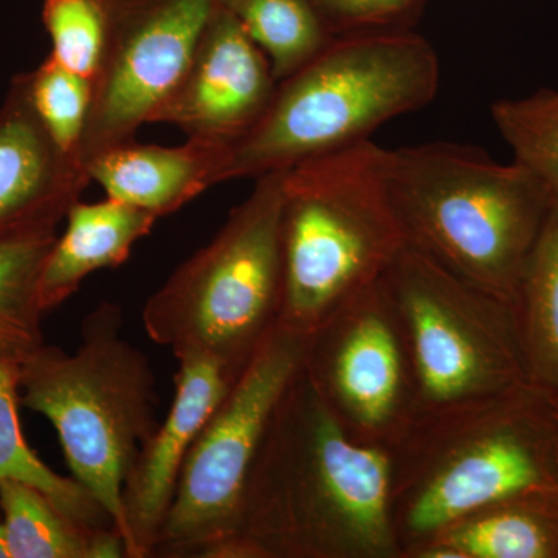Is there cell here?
<instances>
[{
    "instance_id": "cell-1",
    "label": "cell",
    "mask_w": 558,
    "mask_h": 558,
    "mask_svg": "<svg viewBox=\"0 0 558 558\" xmlns=\"http://www.w3.org/2000/svg\"><path fill=\"white\" fill-rule=\"evenodd\" d=\"M233 558H400L389 450L351 438L303 369L250 470Z\"/></svg>"
},
{
    "instance_id": "cell-2",
    "label": "cell",
    "mask_w": 558,
    "mask_h": 558,
    "mask_svg": "<svg viewBox=\"0 0 558 558\" xmlns=\"http://www.w3.org/2000/svg\"><path fill=\"white\" fill-rule=\"evenodd\" d=\"M388 450L389 520L400 558L499 499L558 495V413L531 381L421 411Z\"/></svg>"
},
{
    "instance_id": "cell-3",
    "label": "cell",
    "mask_w": 558,
    "mask_h": 558,
    "mask_svg": "<svg viewBox=\"0 0 558 558\" xmlns=\"http://www.w3.org/2000/svg\"><path fill=\"white\" fill-rule=\"evenodd\" d=\"M439 80L438 53L411 28L336 35L278 81L266 112L226 145L215 185L292 170L366 142L435 100Z\"/></svg>"
},
{
    "instance_id": "cell-4",
    "label": "cell",
    "mask_w": 558,
    "mask_h": 558,
    "mask_svg": "<svg viewBox=\"0 0 558 558\" xmlns=\"http://www.w3.org/2000/svg\"><path fill=\"white\" fill-rule=\"evenodd\" d=\"M385 175L407 244L513 304L556 207L545 183L453 142L387 149Z\"/></svg>"
},
{
    "instance_id": "cell-5",
    "label": "cell",
    "mask_w": 558,
    "mask_h": 558,
    "mask_svg": "<svg viewBox=\"0 0 558 558\" xmlns=\"http://www.w3.org/2000/svg\"><path fill=\"white\" fill-rule=\"evenodd\" d=\"M373 140L286 171L279 325L311 336L405 247Z\"/></svg>"
},
{
    "instance_id": "cell-6",
    "label": "cell",
    "mask_w": 558,
    "mask_h": 558,
    "mask_svg": "<svg viewBox=\"0 0 558 558\" xmlns=\"http://www.w3.org/2000/svg\"><path fill=\"white\" fill-rule=\"evenodd\" d=\"M121 328L120 307L100 304L84 318L73 354L46 343L21 365L20 399L49 418L72 478L97 498L124 539L121 492L159 427V399L149 359Z\"/></svg>"
},
{
    "instance_id": "cell-7",
    "label": "cell",
    "mask_w": 558,
    "mask_h": 558,
    "mask_svg": "<svg viewBox=\"0 0 558 558\" xmlns=\"http://www.w3.org/2000/svg\"><path fill=\"white\" fill-rule=\"evenodd\" d=\"M284 178L279 171L255 179L215 238L146 301L145 332L175 359H213L238 379L278 325Z\"/></svg>"
},
{
    "instance_id": "cell-8",
    "label": "cell",
    "mask_w": 558,
    "mask_h": 558,
    "mask_svg": "<svg viewBox=\"0 0 558 558\" xmlns=\"http://www.w3.org/2000/svg\"><path fill=\"white\" fill-rule=\"evenodd\" d=\"M400 326L416 414L527 384L515 307L407 244L379 279Z\"/></svg>"
},
{
    "instance_id": "cell-9",
    "label": "cell",
    "mask_w": 558,
    "mask_h": 558,
    "mask_svg": "<svg viewBox=\"0 0 558 558\" xmlns=\"http://www.w3.org/2000/svg\"><path fill=\"white\" fill-rule=\"evenodd\" d=\"M310 336L278 325L191 444L154 557L233 558L253 461Z\"/></svg>"
},
{
    "instance_id": "cell-10",
    "label": "cell",
    "mask_w": 558,
    "mask_h": 558,
    "mask_svg": "<svg viewBox=\"0 0 558 558\" xmlns=\"http://www.w3.org/2000/svg\"><path fill=\"white\" fill-rule=\"evenodd\" d=\"M106 35L78 154L87 167L135 138L178 86L218 0H105ZM89 175V174H87Z\"/></svg>"
},
{
    "instance_id": "cell-11",
    "label": "cell",
    "mask_w": 558,
    "mask_h": 558,
    "mask_svg": "<svg viewBox=\"0 0 558 558\" xmlns=\"http://www.w3.org/2000/svg\"><path fill=\"white\" fill-rule=\"evenodd\" d=\"M303 371L359 442L388 449L416 416L409 354L379 281L311 333Z\"/></svg>"
},
{
    "instance_id": "cell-12",
    "label": "cell",
    "mask_w": 558,
    "mask_h": 558,
    "mask_svg": "<svg viewBox=\"0 0 558 558\" xmlns=\"http://www.w3.org/2000/svg\"><path fill=\"white\" fill-rule=\"evenodd\" d=\"M277 84L266 53L218 3L182 78L149 124H171L186 138L229 145L266 112Z\"/></svg>"
},
{
    "instance_id": "cell-13",
    "label": "cell",
    "mask_w": 558,
    "mask_h": 558,
    "mask_svg": "<svg viewBox=\"0 0 558 558\" xmlns=\"http://www.w3.org/2000/svg\"><path fill=\"white\" fill-rule=\"evenodd\" d=\"M178 360L174 402L140 450L121 492L128 558L154 557L191 444L236 380L216 360Z\"/></svg>"
},
{
    "instance_id": "cell-14",
    "label": "cell",
    "mask_w": 558,
    "mask_h": 558,
    "mask_svg": "<svg viewBox=\"0 0 558 558\" xmlns=\"http://www.w3.org/2000/svg\"><path fill=\"white\" fill-rule=\"evenodd\" d=\"M89 183L36 113L27 73L14 76L0 108V240L58 229Z\"/></svg>"
},
{
    "instance_id": "cell-15",
    "label": "cell",
    "mask_w": 558,
    "mask_h": 558,
    "mask_svg": "<svg viewBox=\"0 0 558 558\" xmlns=\"http://www.w3.org/2000/svg\"><path fill=\"white\" fill-rule=\"evenodd\" d=\"M223 149V143L197 138L180 146L142 145L134 138L102 153L87 174L110 199L160 219L215 186Z\"/></svg>"
},
{
    "instance_id": "cell-16",
    "label": "cell",
    "mask_w": 558,
    "mask_h": 558,
    "mask_svg": "<svg viewBox=\"0 0 558 558\" xmlns=\"http://www.w3.org/2000/svg\"><path fill=\"white\" fill-rule=\"evenodd\" d=\"M156 220L150 213L110 197L94 204L75 202L65 216L64 233L54 241L40 271L43 311L57 310L95 271L126 263L134 245L148 236Z\"/></svg>"
},
{
    "instance_id": "cell-17",
    "label": "cell",
    "mask_w": 558,
    "mask_h": 558,
    "mask_svg": "<svg viewBox=\"0 0 558 558\" xmlns=\"http://www.w3.org/2000/svg\"><path fill=\"white\" fill-rule=\"evenodd\" d=\"M409 558H558V495H517L473 510Z\"/></svg>"
},
{
    "instance_id": "cell-18",
    "label": "cell",
    "mask_w": 558,
    "mask_h": 558,
    "mask_svg": "<svg viewBox=\"0 0 558 558\" xmlns=\"http://www.w3.org/2000/svg\"><path fill=\"white\" fill-rule=\"evenodd\" d=\"M0 512L10 558H128L119 529L83 526L20 481L0 480Z\"/></svg>"
},
{
    "instance_id": "cell-19",
    "label": "cell",
    "mask_w": 558,
    "mask_h": 558,
    "mask_svg": "<svg viewBox=\"0 0 558 558\" xmlns=\"http://www.w3.org/2000/svg\"><path fill=\"white\" fill-rule=\"evenodd\" d=\"M58 229L0 240V365L21 366L46 344L39 277Z\"/></svg>"
},
{
    "instance_id": "cell-20",
    "label": "cell",
    "mask_w": 558,
    "mask_h": 558,
    "mask_svg": "<svg viewBox=\"0 0 558 558\" xmlns=\"http://www.w3.org/2000/svg\"><path fill=\"white\" fill-rule=\"evenodd\" d=\"M529 381L558 400V202L513 301Z\"/></svg>"
},
{
    "instance_id": "cell-21",
    "label": "cell",
    "mask_w": 558,
    "mask_h": 558,
    "mask_svg": "<svg viewBox=\"0 0 558 558\" xmlns=\"http://www.w3.org/2000/svg\"><path fill=\"white\" fill-rule=\"evenodd\" d=\"M20 368L0 365V480L20 481L35 487L69 519L83 526L116 527L109 513L87 488L76 480L58 475L28 447L17 414Z\"/></svg>"
},
{
    "instance_id": "cell-22",
    "label": "cell",
    "mask_w": 558,
    "mask_h": 558,
    "mask_svg": "<svg viewBox=\"0 0 558 558\" xmlns=\"http://www.w3.org/2000/svg\"><path fill=\"white\" fill-rule=\"evenodd\" d=\"M266 53L277 81L311 61L333 33L310 0H218Z\"/></svg>"
},
{
    "instance_id": "cell-23",
    "label": "cell",
    "mask_w": 558,
    "mask_h": 558,
    "mask_svg": "<svg viewBox=\"0 0 558 558\" xmlns=\"http://www.w3.org/2000/svg\"><path fill=\"white\" fill-rule=\"evenodd\" d=\"M490 117L513 161L542 180L558 202V89L492 102Z\"/></svg>"
},
{
    "instance_id": "cell-24",
    "label": "cell",
    "mask_w": 558,
    "mask_h": 558,
    "mask_svg": "<svg viewBox=\"0 0 558 558\" xmlns=\"http://www.w3.org/2000/svg\"><path fill=\"white\" fill-rule=\"evenodd\" d=\"M27 75L32 102L40 121L57 145L76 160L89 117L92 80L51 57Z\"/></svg>"
},
{
    "instance_id": "cell-25",
    "label": "cell",
    "mask_w": 558,
    "mask_h": 558,
    "mask_svg": "<svg viewBox=\"0 0 558 558\" xmlns=\"http://www.w3.org/2000/svg\"><path fill=\"white\" fill-rule=\"evenodd\" d=\"M50 57L72 72L94 78L106 35L105 0H43Z\"/></svg>"
},
{
    "instance_id": "cell-26",
    "label": "cell",
    "mask_w": 558,
    "mask_h": 558,
    "mask_svg": "<svg viewBox=\"0 0 558 558\" xmlns=\"http://www.w3.org/2000/svg\"><path fill=\"white\" fill-rule=\"evenodd\" d=\"M333 35L411 28L429 0H310Z\"/></svg>"
},
{
    "instance_id": "cell-27",
    "label": "cell",
    "mask_w": 558,
    "mask_h": 558,
    "mask_svg": "<svg viewBox=\"0 0 558 558\" xmlns=\"http://www.w3.org/2000/svg\"><path fill=\"white\" fill-rule=\"evenodd\" d=\"M0 558H10L9 545H7L5 526L0 523Z\"/></svg>"
},
{
    "instance_id": "cell-28",
    "label": "cell",
    "mask_w": 558,
    "mask_h": 558,
    "mask_svg": "<svg viewBox=\"0 0 558 558\" xmlns=\"http://www.w3.org/2000/svg\"><path fill=\"white\" fill-rule=\"evenodd\" d=\"M550 399H553L554 405H556V410H557V413H558V400L554 399V398H550Z\"/></svg>"
}]
</instances>
